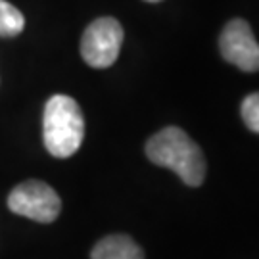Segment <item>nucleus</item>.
<instances>
[{
	"label": "nucleus",
	"mask_w": 259,
	"mask_h": 259,
	"mask_svg": "<svg viewBox=\"0 0 259 259\" xmlns=\"http://www.w3.org/2000/svg\"><path fill=\"white\" fill-rule=\"evenodd\" d=\"M91 259H144V251L127 234H110L96 242Z\"/></svg>",
	"instance_id": "423d86ee"
},
{
	"label": "nucleus",
	"mask_w": 259,
	"mask_h": 259,
	"mask_svg": "<svg viewBox=\"0 0 259 259\" xmlns=\"http://www.w3.org/2000/svg\"><path fill=\"white\" fill-rule=\"evenodd\" d=\"M84 139V117L71 96L54 94L47 100L42 115V140L54 157H71Z\"/></svg>",
	"instance_id": "f03ea898"
},
{
	"label": "nucleus",
	"mask_w": 259,
	"mask_h": 259,
	"mask_svg": "<svg viewBox=\"0 0 259 259\" xmlns=\"http://www.w3.org/2000/svg\"><path fill=\"white\" fill-rule=\"evenodd\" d=\"M146 2H161V0H146Z\"/></svg>",
	"instance_id": "1a4fd4ad"
},
{
	"label": "nucleus",
	"mask_w": 259,
	"mask_h": 259,
	"mask_svg": "<svg viewBox=\"0 0 259 259\" xmlns=\"http://www.w3.org/2000/svg\"><path fill=\"white\" fill-rule=\"evenodd\" d=\"M240 113L246 127L259 135V93H253L244 98Z\"/></svg>",
	"instance_id": "6e6552de"
},
{
	"label": "nucleus",
	"mask_w": 259,
	"mask_h": 259,
	"mask_svg": "<svg viewBox=\"0 0 259 259\" xmlns=\"http://www.w3.org/2000/svg\"><path fill=\"white\" fill-rule=\"evenodd\" d=\"M8 207L12 213L37 223H52L62 211V200L50 185L31 179L10 192Z\"/></svg>",
	"instance_id": "20e7f679"
},
{
	"label": "nucleus",
	"mask_w": 259,
	"mask_h": 259,
	"mask_svg": "<svg viewBox=\"0 0 259 259\" xmlns=\"http://www.w3.org/2000/svg\"><path fill=\"white\" fill-rule=\"evenodd\" d=\"M123 27L115 18H98L84 29L81 56L94 69H106L115 64L123 45Z\"/></svg>",
	"instance_id": "7ed1b4c3"
},
{
	"label": "nucleus",
	"mask_w": 259,
	"mask_h": 259,
	"mask_svg": "<svg viewBox=\"0 0 259 259\" xmlns=\"http://www.w3.org/2000/svg\"><path fill=\"white\" fill-rule=\"evenodd\" d=\"M25 27V18L16 6L0 0V37H16Z\"/></svg>",
	"instance_id": "0eeeda50"
},
{
	"label": "nucleus",
	"mask_w": 259,
	"mask_h": 259,
	"mask_svg": "<svg viewBox=\"0 0 259 259\" xmlns=\"http://www.w3.org/2000/svg\"><path fill=\"white\" fill-rule=\"evenodd\" d=\"M219 50L229 64L236 65L242 71H259V42L248 21L240 18L231 19L221 31Z\"/></svg>",
	"instance_id": "39448f33"
},
{
	"label": "nucleus",
	"mask_w": 259,
	"mask_h": 259,
	"mask_svg": "<svg viewBox=\"0 0 259 259\" xmlns=\"http://www.w3.org/2000/svg\"><path fill=\"white\" fill-rule=\"evenodd\" d=\"M146 156L154 165L175 171L185 185L200 186L204 183V152L179 127H165L150 137L146 142Z\"/></svg>",
	"instance_id": "f257e3e1"
}]
</instances>
